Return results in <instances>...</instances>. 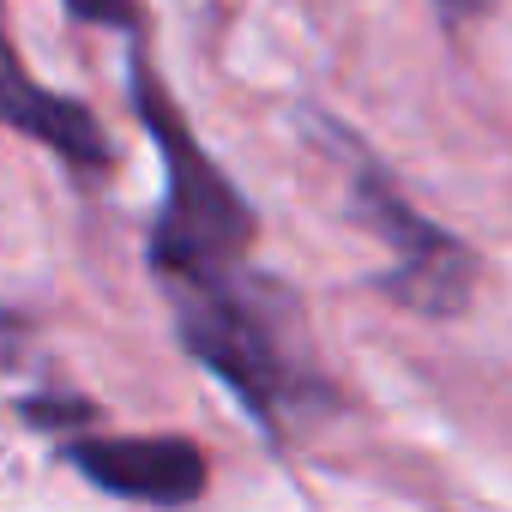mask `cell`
Listing matches in <instances>:
<instances>
[{"label":"cell","instance_id":"cell-1","mask_svg":"<svg viewBox=\"0 0 512 512\" xmlns=\"http://www.w3.org/2000/svg\"><path fill=\"white\" fill-rule=\"evenodd\" d=\"M163 296L175 308L181 350L199 368H211L266 434L284 440L296 422L332 410V386L314 362L302 308L284 284L253 278L247 266H235L223 278L175 284Z\"/></svg>","mask_w":512,"mask_h":512},{"label":"cell","instance_id":"cell-7","mask_svg":"<svg viewBox=\"0 0 512 512\" xmlns=\"http://www.w3.org/2000/svg\"><path fill=\"white\" fill-rule=\"evenodd\" d=\"M434 13H440L446 31H464V25H476V19L494 13V0H434Z\"/></svg>","mask_w":512,"mask_h":512},{"label":"cell","instance_id":"cell-5","mask_svg":"<svg viewBox=\"0 0 512 512\" xmlns=\"http://www.w3.org/2000/svg\"><path fill=\"white\" fill-rule=\"evenodd\" d=\"M0 127L25 133L31 145H49L61 163H73L79 175H103L115 169V145L109 133L97 127V115L79 103V97H61L49 85L31 79L25 55L13 49L7 37V19H0Z\"/></svg>","mask_w":512,"mask_h":512},{"label":"cell","instance_id":"cell-6","mask_svg":"<svg viewBox=\"0 0 512 512\" xmlns=\"http://www.w3.org/2000/svg\"><path fill=\"white\" fill-rule=\"evenodd\" d=\"M79 25H115V31H139V7L133 0H61Z\"/></svg>","mask_w":512,"mask_h":512},{"label":"cell","instance_id":"cell-4","mask_svg":"<svg viewBox=\"0 0 512 512\" xmlns=\"http://www.w3.org/2000/svg\"><path fill=\"white\" fill-rule=\"evenodd\" d=\"M61 458L103 494L115 500H139V506H193L205 494V452L181 434H91V428H67L61 434Z\"/></svg>","mask_w":512,"mask_h":512},{"label":"cell","instance_id":"cell-3","mask_svg":"<svg viewBox=\"0 0 512 512\" xmlns=\"http://www.w3.org/2000/svg\"><path fill=\"white\" fill-rule=\"evenodd\" d=\"M332 145L350 157V211H356V223L374 229V235L386 241V253H392L380 290H386L398 308L428 314V320L464 314L470 296H476V253H470L452 229H440L434 217H422V211L398 193V181H392L350 133H332Z\"/></svg>","mask_w":512,"mask_h":512},{"label":"cell","instance_id":"cell-2","mask_svg":"<svg viewBox=\"0 0 512 512\" xmlns=\"http://www.w3.org/2000/svg\"><path fill=\"white\" fill-rule=\"evenodd\" d=\"M127 91H133V115L145 121V133L163 157V205H157L151 235H145L151 278L163 290H175V284H199V278H223V272L247 266V247L260 235L253 205L217 169V157L199 145V133L187 127V115L163 91L145 49L127 55Z\"/></svg>","mask_w":512,"mask_h":512}]
</instances>
